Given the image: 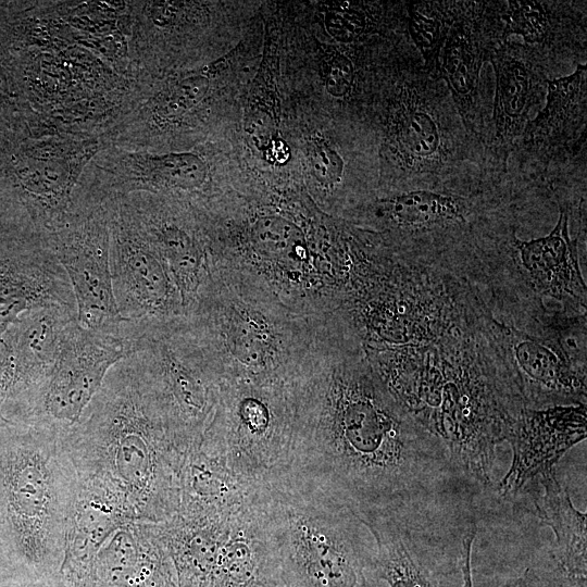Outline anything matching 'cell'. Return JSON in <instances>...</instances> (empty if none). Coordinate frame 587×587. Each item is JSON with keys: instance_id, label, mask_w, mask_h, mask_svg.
I'll list each match as a JSON object with an SVG mask.
<instances>
[{"instance_id": "obj_16", "label": "cell", "mask_w": 587, "mask_h": 587, "mask_svg": "<svg viewBox=\"0 0 587 587\" xmlns=\"http://www.w3.org/2000/svg\"><path fill=\"white\" fill-rule=\"evenodd\" d=\"M586 403L524 407L507 436L513 459L496 492L512 501L530 480L555 470L565 452L586 438Z\"/></svg>"}, {"instance_id": "obj_28", "label": "cell", "mask_w": 587, "mask_h": 587, "mask_svg": "<svg viewBox=\"0 0 587 587\" xmlns=\"http://www.w3.org/2000/svg\"><path fill=\"white\" fill-rule=\"evenodd\" d=\"M376 18L360 2H334L324 12V26L337 42L351 45L375 28Z\"/></svg>"}, {"instance_id": "obj_13", "label": "cell", "mask_w": 587, "mask_h": 587, "mask_svg": "<svg viewBox=\"0 0 587 587\" xmlns=\"http://www.w3.org/2000/svg\"><path fill=\"white\" fill-rule=\"evenodd\" d=\"M547 312L510 321L487 310L486 325L526 407L587 404V372L574 367L560 350L545 324Z\"/></svg>"}, {"instance_id": "obj_30", "label": "cell", "mask_w": 587, "mask_h": 587, "mask_svg": "<svg viewBox=\"0 0 587 587\" xmlns=\"http://www.w3.org/2000/svg\"><path fill=\"white\" fill-rule=\"evenodd\" d=\"M210 80L192 75L173 84L158 101L157 111L164 118H177L198 105L207 96Z\"/></svg>"}, {"instance_id": "obj_6", "label": "cell", "mask_w": 587, "mask_h": 587, "mask_svg": "<svg viewBox=\"0 0 587 587\" xmlns=\"http://www.w3.org/2000/svg\"><path fill=\"white\" fill-rule=\"evenodd\" d=\"M11 428L0 437V547L13 562L45 573L62 563L77 476L61 434Z\"/></svg>"}, {"instance_id": "obj_24", "label": "cell", "mask_w": 587, "mask_h": 587, "mask_svg": "<svg viewBox=\"0 0 587 587\" xmlns=\"http://www.w3.org/2000/svg\"><path fill=\"white\" fill-rule=\"evenodd\" d=\"M129 208L166 263L186 311L208 273L201 242L189 226L162 215L159 209Z\"/></svg>"}, {"instance_id": "obj_22", "label": "cell", "mask_w": 587, "mask_h": 587, "mask_svg": "<svg viewBox=\"0 0 587 587\" xmlns=\"http://www.w3.org/2000/svg\"><path fill=\"white\" fill-rule=\"evenodd\" d=\"M77 323L76 309L46 307L24 313L0 339L14 362L10 399L36 389L51 371L68 330Z\"/></svg>"}, {"instance_id": "obj_27", "label": "cell", "mask_w": 587, "mask_h": 587, "mask_svg": "<svg viewBox=\"0 0 587 587\" xmlns=\"http://www.w3.org/2000/svg\"><path fill=\"white\" fill-rule=\"evenodd\" d=\"M135 161L138 171H134V179L158 189H196L208 175L203 160L188 152L142 155Z\"/></svg>"}, {"instance_id": "obj_26", "label": "cell", "mask_w": 587, "mask_h": 587, "mask_svg": "<svg viewBox=\"0 0 587 587\" xmlns=\"http://www.w3.org/2000/svg\"><path fill=\"white\" fill-rule=\"evenodd\" d=\"M454 2L405 1L407 33L425 67L438 71V59L453 21Z\"/></svg>"}, {"instance_id": "obj_8", "label": "cell", "mask_w": 587, "mask_h": 587, "mask_svg": "<svg viewBox=\"0 0 587 587\" xmlns=\"http://www.w3.org/2000/svg\"><path fill=\"white\" fill-rule=\"evenodd\" d=\"M262 494L233 510L158 523L177 587H283Z\"/></svg>"}, {"instance_id": "obj_10", "label": "cell", "mask_w": 587, "mask_h": 587, "mask_svg": "<svg viewBox=\"0 0 587 587\" xmlns=\"http://www.w3.org/2000/svg\"><path fill=\"white\" fill-rule=\"evenodd\" d=\"M129 335L126 321L109 330L73 325L46 379L22 397V424L59 434L76 424L109 371L132 353Z\"/></svg>"}, {"instance_id": "obj_20", "label": "cell", "mask_w": 587, "mask_h": 587, "mask_svg": "<svg viewBox=\"0 0 587 587\" xmlns=\"http://www.w3.org/2000/svg\"><path fill=\"white\" fill-rule=\"evenodd\" d=\"M130 522L135 519L116 497L91 482L77 478L61 563V572L72 587H90L100 548Z\"/></svg>"}, {"instance_id": "obj_15", "label": "cell", "mask_w": 587, "mask_h": 587, "mask_svg": "<svg viewBox=\"0 0 587 587\" xmlns=\"http://www.w3.org/2000/svg\"><path fill=\"white\" fill-rule=\"evenodd\" d=\"M48 241L68 277L78 324L98 330L120 328L125 321L114 298L104 218H77Z\"/></svg>"}, {"instance_id": "obj_2", "label": "cell", "mask_w": 587, "mask_h": 587, "mask_svg": "<svg viewBox=\"0 0 587 587\" xmlns=\"http://www.w3.org/2000/svg\"><path fill=\"white\" fill-rule=\"evenodd\" d=\"M486 314L429 344L364 348L388 392L477 494L495 490L497 447L526 407Z\"/></svg>"}, {"instance_id": "obj_36", "label": "cell", "mask_w": 587, "mask_h": 587, "mask_svg": "<svg viewBox=\"0 0 587 587\" xmlns=\"http://www.w3.org/2000/svg\"><path fill=\"white\" fill-rule=\"evenodd\" d=\"M3 587H8V586H3Z\"/></svg>"}, {"instance_id": "obj_9", "label": "cell", "mask_w": 587, "mask_h": 587, "mask_svg": "<svg viewBox=\"0 0 587 587\" xmlns=\"http://www.w3.org/2000/svg\"><path fill=\"white\" fill-rule=\"evenodd\" d=\"M290 384L228 382L199 445L241 479L267 487L290 471Z\"/></svg>"}, {"instance_id": "obj_33", "label": "cell", "mask_w": 587, "mask_h": 587, "mask_svg": "<svg viewBox=\"0 0 587 587\" xmlns=\"http://www.w3.org/2000/svg\"><path fill=\"white\" fill-rule=\"evenodd\" d=\"M549 553L534 558L520 573L500 575L473 587H551L552 563Z\"/></svg>"}, {"instance_id": "obj_5", "label": "cell", "mask_w": 587, "mask_h": 587, "mask_svg": "<svg viewBox=\"0 0 587 587\" xmlns=\"http://www.w3.org/2000/svg\"><path fill=\"white\" fill-rule=\"evenodd\" d=\"M262 507L283 587H384L375 539L347 505L288 473Z\"/></svg>"}, {"instance_id": "obj_34", "label": "cell", "mask_w": 587, "mask_h": 587, "mask_svg": "<svg viewBox=\"0 0 587 587\" xmlns=\"http://www.w3.org/2000/svg\"><path fill=\"white\" fill-rule=\"evenodd\" d=\"M14 371V362L10 351L0 344V428H9L16 425L3 413V405L12 394Z\"/></svg>"}, {"instance_id": "obj_35", "label": "cell", "mask_w": 587, "mask_h": 587, "mask_svg": "<svg viewBox=\"0 0 587 587\" xmlns=\"http://www.w3.org/2000/svg\"><path fill=\"white\" fill-rule=\"evenodd\" d=\"M268 161H274L277 163H283L287 160L289 150L280 138H275L271 140L267 146L264 148Z\"/></svg>"}, {"instance_id": "obj_17", "label": "cell", "mask_w": 587, "mask_h": 587, "mask_svg": "<svg viewBox=\"0 0 587 587\" xmlns=\"http://www.w3.org/2000/svg\"><path fill=\"white\" fill-rule=\"evenodd\" d=\"M587 66L547 80L546 104L525 126L512 157L542 172L586 151Z\"/></svg>"}, {"instance_id": "obj_14", "label": "cell", "mask_w": 587, "mask_h": 587, "mask_svg": "<svg viewBox=\"0 0 587 587\" xmlns=\"http://www.w3.org/2000/svg\"><path fill=\"white\" fill-rule=\"evenodd\" d=\"M490 63L495 71V97L485 158L492 174L507 178L515 143L530 121L532 112L541 105L555 63L513 39L495 48Z\"/></svg>"}, {"instance_id": "obj_19", "label": "cell", "mask_w": 587, "mask_h": 587, "mask_svg": "<svg viewBox=\"0 0 587 587\" xmlns=\"http://www.w3.org/2000/svg\"><path fill=\"white\" fill-rule=\"evenodd\" d=\"M90 587H177L158 523L130 522L100 548Z\"/></svg>"}, {"instance_id": "obj_29", "label": "cell", "mask_w": 587, "mask_h": 587, "mask_svg": "<svg viewBox=\"0 0 587 587\" xmlns=\"http://www.w3.org/2000/svg\"><path fill=\"white\" fill-rule=\"evenodd\" d=\"M255 246L273 255H287L302 245L300 229L289 221L278 216H265L257 220L252 228Z\"/></svg>"}, {"instance_id": "obj_21", "label": "cell", "mask_w": 587, "mask_h": 587, "mask_svg": "<svg viewBox=\"0 0 587 587\" xmlns=\"http://www.w3.org/2000/svg\"><path fill=\"white\" fill-rule=\"evenodd\" d=\"M586 2L509 0L501 10L502 41L514 36L557 63L586 58Z\"/></svg>"}, {"instance_id": "obj_7", "label": "cell", "mask_w": 587, "mask_h": 587, "mask_svg": "<svg viewBox=\"0 0 587 587\" xmlns=\"http://www.w3.org/2000/svg\"><path fill=\"white\" fill-rule=\"evenodd\" d=\"M384 587H473L474 496L403 505L361 519Z\"/></svg>"}, {"instance_id": "obj_25", "label": "cell", "mask_w": 587, "mask_h": 587, "mask_svg": "<svg viewBox=\"0 0 587 587\" xmlns=\"http://www.w3.org/2000/svg\"><path fill=\"white\" fill-rule=\"evenodd\" d=\"M541 491L536 490L534 505L536 515L554 534L550 551L558 565L570 576H587L586 514L579 512L555 476V470L537 478Z\"/></svg>"}, {"instance_id": "obj_31", "label": "cell", "mask_w": 587, "mask_h": 587, "mask_svg": "<svg viewBox=\"0 0 587 587\" xmlns=\"http://www.w3.org/2000/svg\"><path fill=\"white\" fill-rule=\"evenodd\" d=\"M322 78L332 97L346 99L355 89L358 66L347 52L330 47L322 57Z\"/></svg>"}, {"instance_id": "obj_12", "label": "cell", "mask_w": 587, "mask_h": 587, "mask_svg": "<svg viewBox=\"0 0 587 587\" xmlns=\"http://www.w3.org/2000/svg\"><path fill=\"white\" fill-rule=\"evenodd\" d=\"M114 214L110 270L120 316L134 324L165 323L184 316L170 270L129 205L120 207Z\"/></svg>"}, {"instance_id": "obj_1", "label": "cell", "mask_w": 587, "mask_h": 587, "mask_svg": "<svg viewBox=\"0 0 587 587\" xmlns=\"http://www.w3.org/2000/svg\"><path fill=\"white\" fill-rule=\"evenodd\" d=\"M323 355L305 357L290 384L289 473L360 519L403 505L477 492L441 442L396 402L361 341L333 324Z\"/></svg>"}, {"instance_id": "obj_3", "label": "cell", "mask_w": 587, "mask_h": 587, "mask_svg": "<svg viewBox=\"0 0 587 587\" xmlns=\"http://www.w3.org/2000/svg\"><path fill=\"white\" fill-rule=\"evenodd\" d=\"M60 441L77 478L112 494L136 521L162 523L176 514L191 445L172 423L136 352L109 371Z\"/></svg>"}, {"instance_id": "obj_18", "label": "cell", "mask_w": 587, "mask_h": 587, "mask_svg": "<svg viewBox=\"0 0 587 587\" xmlns=\"http://www.w3.org/2000/svg\"><path fill=\"white\" fill-rule=\"evenodd\" d=\"M76 309L68 277L48 241L0 254V339L29 311L46 307Z\"/></svg>"}, {"instance_id": "obj_11", "label": "cell", "mask_w": 587, "mask_h": 587, "mask_svg": "<svg viewBox=\"0 0 587 587\" xmlns=\"http://www.w3.org/2000/svg\"><path fill=\"white\" fill-rule=\"evenodd\" d=\"M500 1H455L453 21L441 48L438 71L469 136L485 152L491 104L482 71L502 42ZM486 159V158H485Z\"/></svg>"}, {"instance_id": "obj_4", "label": "cell", "mask_w": 587, "mask_h": 587, "mask_svg": "<svg viewBox=\"0 0 587 587\" xmlns=\"http://www.w3.org/2000/svg\"><path fill=\"white\" fill-rule=\"evenodd\" d=\"M379 97L383 190L464 187L491 178L440 74L410 39L395 48Z\"/></svg>"}, {"instance_id": "obj_23", "label": "cell", "mask_w": 587, "mask_h": 587, "mask_svg": "<svg viewBox=\"0 0 587 587\" xmlns=\"http://www.w3.org/2000/svg\"><path fill=\"white\" fill-rule=\"evenodd\" d=\"M264 488L235 475L198 440L190 446L184 460L176 513L200 516L233 510L258 500Z\"/></svg>"}, {"instance_id": "obj_32", "label": "cell", "mask_w": 587, "mask_h": 587, "mask_svg": "<svg viewBox=\"0 0 587 587\" xmlns=\"http://www.w3.org/2000/svg\"><path fill=\"white\" fill-rule=\"evenodd\" d=\"M312 175L326 188L339 186L345 177L346 162L340 152L324 138L312 139L307 147Z\"/></svg>"}]
</instances>
